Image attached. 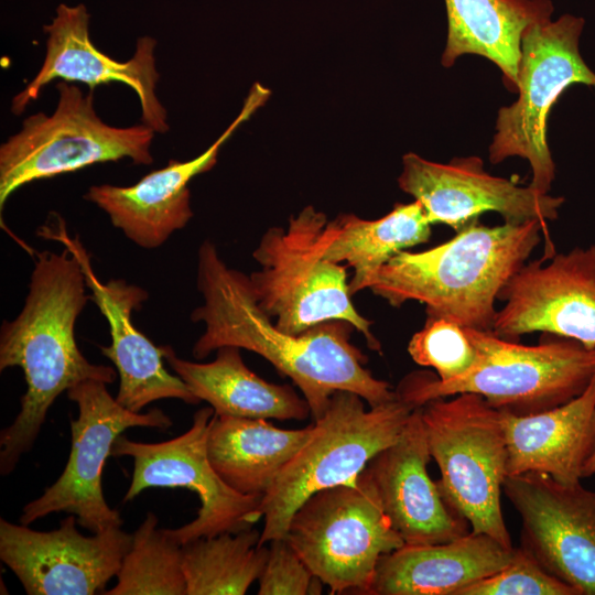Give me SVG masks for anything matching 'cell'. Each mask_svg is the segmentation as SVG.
<instances>
[{
	"label": "cell",
	"instance_id": "obj_10",
	"mask_svg": "<svg viewBox=\"0 0 595 595\" xmlns=\"http://www.w3.org/2000/svg\"><path fill=\"white\" fill-rule=\"evenodd\" d=\"M584 21L570 14L530 24L522 34L518 72L519 98L498 111L489 161L497 164L509 156L529 161V186L548 194L555 165L547 140L551 107L571 85L595 87V73L578 52Z\"/></svg>",
	"mask_w": 595,
	"mask_h": 595
},
{
	"label": "cell",
	"instance_id": "obj_12",
	"mask_svg": "<svg viewBox=\"0 0 595 595\" xmlns=\"http://www.w3.org/2000/svg\"><path fill=\"white\" fill-rule=\"evenodd\" d=\"M214 416L212 407L195 412L192 426L182 435L159 443H143L119 435L111 456L133 459L132 480L123 502L151 487L186 488L201 507L197 517L176 529L164 531L183 545L199 538L237 533L261 519L262 495H244L228 486L213 468L206 448Z\"/></svg>",
	"mask_w": 595,
	"mask_h": 595
},
{
	"label": "cell",
	"instance_id": "obj_24",
	"mask_svg": "<svg viewBox=\"0 0 595 595\" xmlns=\"http://www.w3.org/2000/svg\"><path fill=\"white\" fill-rule=\"evenodd\" d=\"M447 41L442 65L451 67L464 54L484 56L504 74L508 87L518 91L521 40L532 23L550 19L549 0H444Z\"/></svg>",
	"mask_w": 595,
	"mask_h": 595
},
{
	"label": "cell",
	"instance_id": "obj_9",
	"mask_svg": "<svg viewBox=\"0 0 595 595\" xmlns=\"http://www.w3.org/2000/svg\"><path fill=\"white\" fill-rule=\"evenodd\" d=\"M284 537L333 594L368 595L380 558L404 545L364 470L310 496Z\"/></svg>",
	"mask_w": 595,
	"mask_h": 595
},
{
	"label": "cell",
	"instance_id": "obj_28",
	"mask_svg": "<svg viewBox=\"0 0 595 595\" xmlns=\"http://www.w3.org/2000/svg\"><path fill=\"white\" fill-rule=\"evenodd\" d=\"M158 522L149 511L132 534L117 583L104 595H186L182 545L159 529Z\"/></svg>",
	"mask_w": 595,
	"mask_h": 595
},
{
	"label": "cell",
	"instance_id": "obj_17",
	"mask_svg": "<svg viewBox=\"0 0 595 595\" xmlns=\"http://www.w3.org/2000/svg\"><path fill=\"white\" fill-rule=\"evenodd\" d=\"M37 234L63 244L82 264L87 288L91 292L90 300L109 326L111 343L100 347V350L112 361L119 375L117 401L133 412H140L145 405L161 399L199 403L201 400L187 385L164 367L162 346L156 347L132 322V312L148 300L147 290L123 279L99 281L88 252L78 237L68 235L60 215L41 226Z\"/></svg>",
	"mask_w": 595,
	"mask_h": 595
},
{
	"label": "cell",
	"instance_id": "obj_18",
	"mask_svg": "<svg viewBox=\"0 0 595 595\" xmlns=\"http://www.w3.org/2000/svg\"><path fill=\"white\" fill-rule=\"evenodd\" d=\"M399 187L422 204L430 223L445 224L456 232L478 220L480 214L495 212L505 223L558 218L563 197L541 194L529 185L493 176L478 156L457 158L436 163L415 153L402 156Z\"/></svg>",
	"mask_w": 595,
	"mask_h": 595
},
{
	"label": "cell",
	"instance_id": "obj_27",
	"mask_svg": "<svg viewBox=\"0 0 595 595\" xmlns=\"http://www.w3.org/2000/svg\"><path fill=\"white\" fill-rule=\"evenodd\" d=\"M251 528L182 545L186 595H244L266 565L269 548Z\"/></svg>",
	"mask_w": 595,
	"mask_h": 595
},
{
	"label": "cell",
	"instance_id": "obj_2",
	"mask_svg": "<svg viewBox=\"0 0 595 595\" xmlns=\"http://www.w3.org/2000/svg\"><path fill=\"white\" fill-rule=\"evenodd\" d=\"M80 262L67 248L36 252L24 305L0 331V370L22 369L26 391L13 422L0 434V473L9 475L29 452L55 399L85 380L111 383L113 368L80 351L75 325L90 294Z\"/></svg>",
	"mask_w": 595,
	"mask_h": 595
},
{
	"label": "cell",
	"instance_id": "obj_25",
	"mask_svg": "<svg viewBox=\"0 0 595 595\" xmlns=\"http://www.w3.org/2000/svg\"><path fill=\"white\" fill-rule=\"evenodd\" d=\"M314 423L296 430L267 419L214 416L207 434L208 459L220 478L244 495H264L283 467L313 433Z\"/></svg>",
	"mask_w": 595,
	"mask_h": 595
},
{
	"label": "cell",
	"instance_id": "obj_13",
	"mask_svg": "<svg viewBox=\"0 0 595 595\" xmlns=\"http://www.w3.org/2000/svg\"><path fill=\"white\" fill-rule=\"evenodd\" d=\"M502 491L521 518V547L577 595H595V491L534 472L506 476Z\"/></svg>",
	"mask_w": 595,
	"mask_h": 595
},
{
	"label": "cell",
	"instance_id": "obj_7",
	"mask_svg": "<svg viewBox=\"0 0 595 595\" xmlns=\"http://www.w3.org/2000/svg\"><path fill=\"white\" fill-rule=\"evenodd\" d=\"M420 409L429 451L441 472L437 486L447 505L468 521L473 532L513 548L500 504L508 461L501 411L472 392L433 399Z\"/></svg>",
	"mask_w": 595,
	"mask_h": 595
},
{
	"label": "cell",
	"instance_id": "obj_15",
	"mask_svg": "<svg viewBox=\"0 0 595 595\" xmlns=\"http://www.w3.org/2000/svg\"><path fill=\"white\" fill-rule=\"evenodd\" d=\"M67 516L51 531L0 519V559L29 595L104 594L132 543L120 527L83 536Z\"/></svg>",
	"mask_w": 595,
	"mask_h": 595
},
{
	"label": "cell",
	"instance_id": "obj_4",
	"mask_svg": "<svg viewBox=\"0 0 595 595\" xmlns=\"http://www.w3.org/2000/svg\"><path fill=\"white\" fill-rule=\"evenodd\" d=\"M476 348L473 370L451 381L429 371L404 377L396 392L418 408L463 392L477 393L494 408L517 415L542 412L580 396L595 376V347L544 334L538 345H522L491 331L465 327Z\"/></svg>",
	"mask_w": 595,
	"mask_h": 595
},
{
	"label": "cell",
	"instance_id": "obj_14",
	"mask_svg": "<svg viewBox=\"0 0 595 595\" xmlns=\"http://www.w3.org/2000/svg\"><path fill=\"white\" fill-rule=\"evenodd\" d=\"M491 332L517 340L541 332L595 347V244L526 262L502 289Z\"/></svg>",
	"mask_w": 595,
	"mask_h": 595
},
{
	"label": "cell",
	"instance_id": "obj_23",
	"mask_svg": "<svg viewBox=\"0 0 595 595\" xmlns=\"http://www.w3.org/2000/svg\"><path fill=\"white\" fill-rule=\"evenodd\" d=\"M162 349L170 368L217 415L305 420L311 414L307 401L291 386L268 382L250 370L237 346L219 347L210 363L180 358L169 345Z\"/></svg>",
	"mask_w": 595,
	"mask_h": 595
},
{
	"label": "cell",
	"instance_id": "obj_20",
	"mask_svg": "<svg viewBox=\"0 0 595 595\" xmlns=\"http://www.w3.org/2000/svg\"><path fill=\"white\" fill-rule=\"evenodd\" d=\"M431 458L418 407L398 440L364 469L404 544L443 543L469 532L468 521L452 510L429 476Z\"/></svg>",
	"mask_w": 595,
	"mask_h": 595
},
{
	"label": "cell",
	"instance_id": "obj_26",
	"mask_svg": "<svg viewBox=\"0 0 595 595\" xmlns=\"http://www.w3.org/2000/svg\"><path fill=\"white\" fill-rule=\"evenodd\" d=\"M431 225L418 201L397 204L376 220L342 215L327 223L324 258L336 263L347 262L354 269L349 282L354 295L368 289L371 279L397 253L426 242L432 234Z\"/></svg>",
	"mask_w": 595,
	"mask_h": 595
},
{
	"label": "cell",
	"instance_id": "obj_16",
	"mask_svg": "<svg viewBox=\"0 0 595 595\" xmlns=\"http://www.w3.org/2000/svg\"><path fill=\"white\" fill-rule=\"evenodd\" d=\"M46 33L45 55L40 71L11 101V111L21 115L54 79L80 83L95 89L98 85L121 83L138 96L141 121L156 133L169 130L167 112L156 95L160 74L156 69V40H137L133 55L125 62L112 58L95 46L89 35V14L84 4L61 3Z\"/></svg>",
	"mask_w": 595,
	"mask_h": 595
},
{
	"label": "cell",
	"instance_id": "obj_11",
	"mask_svg": "<svg viewBox=\"0 0 595 595\" xmlns=\"http://www.w3.org/2000/svg\"><path fill=\"white\" fill-rule=\"evenodd\" d=\"M106 385L85 380L66 391L68 399L78 407V416L71 422L69 457L56 482L23 507L22 524H31L53 512H67L93 533L121 527L123 521L119 511L110 508L104 497L105 461L125 430L134 426L165 430L173 423L160 409L140 413L125 408L108 392Z\"/></svg>",
	"mask_w": 595,
	"mask_h": 595
},
{
	"label": "cell",
	"instance_id": "obj_1",
	"mask_svg": "<svg viewBox=\"0 0 595 595\" xmlns=\"http://www.w3.org/2000/svg\"><path fill=\"white\" fill-rule=\"evenodd\" d=\"M196 282L204 303L191 318L203 322L205 329L194 344L195 359L223 346L260 355L301 390L313 421L324 414L337 391L355 392L369 407L398 397L364 367L367 357L350 343L355 329L350 323L332 320L300 334L281 331L259 306L249 275L229 268L210 240L198 249Z\"/></svg>",
	"mask_w": 595,
	"mask_h": 595
},
{
	"label": "cell",
	"instance_id": "obj_3",
	"mask_svg": "<svg viewBox=\"0 0 595 595\" xmlns=\"http://www.w3.org/2000/svg\"><path fill=\"white\" fill-rule=\"evenodd\" d=\"M545 227L537 219L498 226L477 220L431 249L397 253L368 289L393 307L416 301L428 316L491 331L500 292L540 244Z\"/></svg>",
	"mask_w": 595,
	"mask_h": 595
},
{
	"label": "cell",
	"instance_id": "obj_21",
	"mask_svg": "<svg viewBox=\"0 0 595 595\" xmlns=\"http://www.w3.org/2000/svg\"><path fill=\"white\" fill-rule=\"evenodd\" d=\"M501 413L507 476L534 472L563 485L581 483L595 451V376L584 392L562 405L527 415Z\"/></svg>",
	"mask_w": 595,
	"mask_h": 595
},
{
	"label": "cell",
	"instance_id": "obj_22",
	"mask_svg": "<svg viewBox=\"0 0 595 595\" xmlns=\"http://www.w3.org/2000/svg\"><path fill=\"white\" fill-rule=\"evenodd\" d=\"M515 548L472 530L448 542L409 545L380 558L368 595H457L504 569Z\"/></svg>",
	"mask_w": 595,
	"mask_h": 595
},
{
	"label": "cell",
	"instance_id": "obj_30",
	"mask_svg": "<svg viewBox=\"0 0 595 595\" xmlns=\"http://www.w3.org/2000/svg\"><path fill=\"white\" fill-rule=\"evenodd\" d=\"M457 595H577L550 575L523 547L515 548L512 560L500 571L464 587Z\"/></svg>",
	"mask_w": 595,
	"mask_h": 595
},
{
	"label": "cell",
	"instance_id": "obj_6",
	"mask_svg": "<svg viewBox=\"0 0 595 595\" xmlns=\"http://www.w3.org/2000/svg\"><path fill=\"white\" fill-rule=\"evenodd\" d=\"M327 217L313 206L289 219L286 228L271 227L252 252L260 269L249 275L259 306L283 332L300 334L323 322L350 323L381 351L371 322L351 302L345 266L324 258Z\"/></svg>",
	"mask_w": 595,
	"mask_h": 595
},
{
	"label": "cell",
	"instance_id": "obj_29",
	"mask_svg": "<svg viewBox=\"0 0 595 595\" xmlns=\"http://www.w3.org/2000/svg\"><path fill=\"white\" fill-rule=\"evenodd\" d=\"M408 353L418 365L436 370L440 381L461 378L478 361L465 327L437 316H426L424 326L411 337Z\"/></svg>",
	"mask_w": 595,
	"mask_h": 595
},
{
	"label": "cell",
	"instance_id": "obj_5",
	"mask_svg": "<svg viewBox=\"0 0 595 595\" xmlns=\"http://www.w3.org/2000/svg\"><path fill=\"white\" fill-rule=\"evenodd\" d=\"M364 401L350 391L332 396L309 441L262 497L260 545L284 538L293 513L313 494L355 483L368 463L398 440L415 409L399 396L368 410Z\"/></svg>",
	"mask_w": 595,
	"mask_h": 595
},
{
	"label": "cell",
	"instance_id": "obj_32",
	"mask_svg": "<svg viewBox=\"0 0 595 595\" xmlns=\"http://www.w3.org/2000/svg\"><path fill=\"white\" fill-rule=\"evenodd\" d=\"M593 475H595V451L584 466L583 478L591 477Z\"/></svg>",
	"mask_w": 595,
	"mask_h": 595
},
{
	"label": "cell",
	"instance_id": "obj_19",
	"mask_svg": "<svg viewBox=\"0 0 595 595\" xmlns=\"http://www.w3.org/2000/svg\"><path fill=\"white\" fill-rule=\"evenodd\" d=\"M270 94L263 85L253 84L237 117L196 158L170 160L164 167L145 174L130 186L93 185L84 198L102 209L113 227L137 246L144 249L162 246L193 217L188 183L216 164L223 144L266 104Z\"/></svg>",
	"mask_w": 595,
	"mask_h": 595
},
{
	"label": "cell",
	"instance_id": "obj_8",
	"mask_svg": "<svg viewBox=\"0 0 595 595\" xmlns=\"http://www.w3.org/2000/svg\"><path fill=\"white\" fill-rule=\"evenodd\" d=\"M51 115L26 117L0 147V210L11 194L39 180L76 172L109 161L153 162L154 131L147 125L113 127L96 112L94 90L60 80Z\"/></svg>",
	"mask_w": 595,
	"mask_h": 595
},
{
	"label": "cell",
	"instance_id": "obj_31",
	"mask_svg": "<svg viewBox=\"0 0 595 595\" xmlns=\"http://www.w3.org/2000/svg\"><path fill=\"white\" fill-rule=\"evenodd\" d=\"M268 544V559L258 578L259 595L322 593L323 582L311 572L285 537Z\"/></svg>",
	"mask_w": 595,
	"mask_h": 595
}]
</instances>
